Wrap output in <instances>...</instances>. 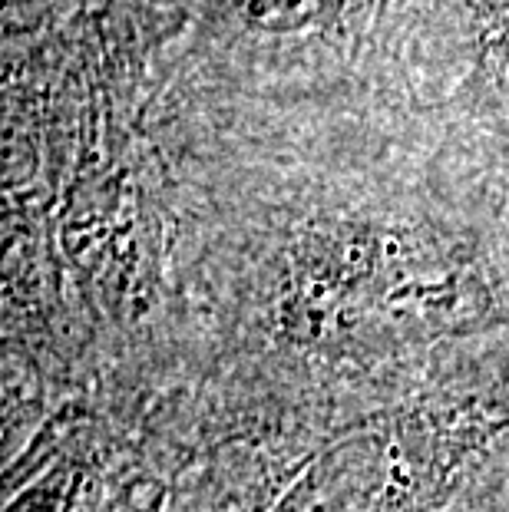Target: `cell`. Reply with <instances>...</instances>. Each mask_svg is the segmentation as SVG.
Segmentation results:
<instances>
[{
	"mask_svg": "<svg viewBox=\"0 0 509 512\" xmlns=\"http://www.w3.org/2000/svg\"><path fill=\"white\" fill-rule=\"evenodd\" d=\"M334 0H238L248 24L262 30H298L321 20Z\"/></svg>",
	"mask_w": 509,
	"mask_h": 512,
	"instance_id": "obj_1",
	"label": "cell"
}]
</instances>
